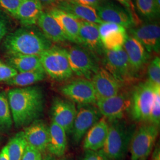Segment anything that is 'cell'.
Returning a JSON list of instances; mask_svg holds the SVG:
<instances>
[{"mask_svg":"<svg viewBox=\"0 0 160 160\" xmlns=\"http://www.w3.org/2000/svg\"><path fill=\"white\" fill-rule=\"evenodd\" d=\"M39 57L44 71L53 80L58 81L68 80L73 75L66 49L52 46Z\"/></svg>","mask_w":160,"mask_h":160,"instance_id":"cell-4","label":"cell"},{"mask_svg":"<svg viewBox=\"0 0 160 160\" xmlns=\"http://www.w3.org/2000/svg\"><path fill=\"white\" fill-rule=\"evenodd\" d=\"M55 7L68 12L82 21L97 24L103 22L98 16L96 9L91 7L83 6L71 0L58 2Z\"/></svg>","mask_w":160,"mask_h":160,"instance_id":"cell-22","label":"cell"},{"mask_svg":"<svg viewBox=\"0 0 160 160\" xmlns=\"http://www.w3.org/2000/svg\"><path fill=\"white\" fill-rule=\"evenodd\" d=\"M149 122L160 126V86H155L154 98L151 109Z\"/></svg>","mask_w":160,"mask_h":160,"instance_id":"cell-32","label":"cell"},{"mask_svg":"<svg viewBox=\"0 0 160 160\" xmlns=\"http://www.w3.org/2000/svg\"><path fill=\"white\" fill-rule=\"evenodd\" d=\"M48 12L63 30L67 39L79 45L80 20L57 7L49 8Z\"/></svg>","mask_w":160,"mask_h":160,"instance_id":"cell-19","label":"cell"},{"mask_svg":"<svg viewBox=\"0 0 160 160\" xmlns=\"http://www.w3.org/2000/svg\"><path fill=\"white\" fill-rule=\"evenodd\" d=\"M67 146V132L53 121L49 128V139L47 149L50 154L61 157L65 154Z\"/></svg>","mask_w":160,"mask_h":160,"instance_id":"cell-25","label":"cell"},{"mask_svg":"<svg viewBox=\"0 0 160 160\" xmlns=\"http://www.w3.org/2000/svg\"><path fill=\"white\" fill-rule=\"evenodd\" d=\"M61 92L77 104H94L97 100L92 81L84 78L75 79L63 85Z\"/></svg>","mask_w":160,"mask_h":160,"instance_id":"cell-10","label":"cell"},{"mask_svg":"<svg viewBox=\"0 0 160 160\" xmlns=\"http://www.w3.org/2000/svg\"><path fill=\"white\" fill-rule=\"evenodd\" d=\"M121 4H122L124 7H126V9L133 14L132 12V4L131 0H116Z\"/></svg>","mask_w":160,"mask_h":160,"instance_id":"cell-40","label":"cell"},{"mask_svg":"<svg viewBox=\"0 0 160 160\" xmlns=\"http://www.w3.org/2000/svg\"><path fill=\"white\" fill-rule=\"evenodd\" d=\"M129 62L135 74L138 77L148 64L149 53L144 46L131 34L128 35L126 41L123 46Z\"/></svg>","mask_w":160,"mask_h":160,"instance_id":"cell-17","label":"cell"},{"mask_svg":"<svg viewBox=\"0 0 160 160\" xmlns=\"http://www.w3.org/2000/svg\"><path fill=\"white\" fill-rule=\"evenodd\" d=\"M45 77L46 73L44 71L18 72L14 77L6 81V83L9 86L26 87L44 80Z\"/></svg>","mask_w":160,"mask_h":160,"instance_id":"cell-27","label":"cell"},{"mask_svg":"<svg viewBox=\"0 0 160 160\" xmlns=\"http://www.w3.org/2000/svg\"><path fill=\"white\" fill-rule=\"evenodd\" d=\"M11 110L7 96L4 93H0V126L10 128L12 125Z\"/></svg>","mask_w":160,"mask_h":160,"instance_id":"cell-30","label":"cell"},{"mask_svg":"<svg viewBox=\"0 0 160 160\" xmlns=\"http://www.w3.org/2000/svg\"><path fill=\"white\" fill-rule=\"evenodd\" d=\"M103 68L106 69L123 86L130 84L137 79L123 48L118 51L104 49L102 55Z\"/></svg>","mask_w":160,"mask_h":160,"instance_id":"cell-5","label":"cell"},{"mask_svg":"<svg viewBox=\"0 0 160 160\" xmlns=\"http://www.w3.org/2000/svg\"><path fill=\"white\" fill-rule=\"evenodd\" d=\"M96 11L102 22L116 23L126 29H131L136 23L133 14L126 8L113 2H102Z\"/></svg>","mask_w":160,"mask_h":160,"instance_id":"cell-12","label":"cell"},{"mask_svg":"<svg viewBox=\"0 0 160 160\" xmlns=\"http://www.w3.org/2000/svg\"><path fill=\"white\" fill-rule=\"evenodd\" d=\"M77 112L75 103L68 99L57 98L52 106V121L70 134Z\"/></svg>","mask_w":160,"mask_h":160,"instance_id":"cell-15","label":"cell"},{"mask_svg":"<svg viewBox=\"0 0 160 160\" xmlns=\"http://www.w3.org/2000/svg\"><path fill=\"white\" fill-rule=\"evenodd\" d=\"M42 153L28 145L21 160H41Z\"/></svg>","mask_w":160,"mask_h":160,"instance_id":"cell-37","label":"cell"},{"mask_svg":"<svg viewBox=\"0 0 160 160\" xmlns=\"http://www.w3.org/2000/svg\"><path fill=\"white\" fill-rule=\"evenodd\" d=\"M79 45L91 52L97 58L102 57L104 49L99 34L98 24L80 21Z\"/></svg>","mask_w":160,"mask_h":160,"instance_id":"cell-18","label":"cell"},{"mask_svg":"<svg viewBox=\"0 0 160 160\" xmlns=\"http://www.w3.org/2000/svg\"><path fill=\"white\" fill-rule=\"evenodd\" d=\"M69 1V0H57L58 2H62V1Z\"/></svg>","mask_w":160,"mask_h":160,"instance_id":"cell-46","label":"cell"},{"mask_svg":"<svg viewBox=\"0 0 160 160\" xmlns=\"http://www.w3.org/2000/svg\"><path fill=\"white\" fill-rule=\"evenodd\" d=\"M159 127L149 122L136 129L129 146L131 160H146L158 135Z\"/></svg>","mask_w":160,"mask_h":160,"instance_id":"cell-6","label":"cell"},{"mask_svg":"<svg viewBox=\"0 0 160 160\" xmlns=\"http://www.w3.org/2000/svg\"><path fill=\"white\" fill-rule=\"evenodd\" d=\"M95 104L102 117L108 121L120 119L130 109L131 94L120 92L114 96L98 99Z\"/></svg>","mask_w":160,"mask_h":160,"instance_id":"cell-11","label":"cell"},{"mask_svg":"<svg viewBox=\"0 0 160 160\" xmlns=\"http://www.w3.org/2000/svg\"><path fill=\"white\" fill-rule=\"evenodd\" d=\"M43 11V6L39 1L22 0L16 18L23 26H34Z\"/></svg>","mask_w":160,"mask_h":160,"instance_id":"cell-24","label":"cell"},{"mask_svg":"<svg viewBox=\"0 0 160 160\" xmlns=\"http://www.w3.org/2000/svg\"><path fill=\"white\" fill-rule=\"evenodd\" d=\"M155 96V86L148 81L139 83L131 94L130 107L132 119L138 122L148 121Z\"/></svg>","mask_w":160,"mask_h":160,"instance_id":"cell-8","label":"cell"},{"mask_svg":"<svg viewBox=\"0 0 160 160\" xmlns=\"http://www.w3.org/2000/svg\"><path fill=\"white\" fill-rule=\"evenodd\" d=\"M130 34L138 40L149 53L160 52V27L157 22L151 21L136 28H131Z\"/></svg>","mask_w":160,"mask_h":160,"instance_id":"cell-13","label":"cell"},{"mask_svg":"<svg viewBox=\"0 0 160 160\" xmlns=\"http://www.w3.org/2000/svg\"><path fill=\"white\" fill-rule=\"evenodd\" d=\"M109 131V122L102 117L86 133L83 147L85 150L97 151L103 148Z\"/></svg>","mask_w":160,"mask_h":160,"instance_id":"cell-21","label":"cell"},{"mask_svg":"<svg viewBox=\"0 0 160 160\" xmlns=\"http://www.w3.org/2000/svg\"><path fill=\"white\" fill-rule=\"evenodd\" d=\"M98 32L104 49L108 51L123 48L128 35L123 26L104 22L98 24Z\"/></svg>","mask_w":160,"mask_h":160,"instance_id":"cell-14","label":"cell"},{"mask_svg":"<svg viewBox=\"0 0 160 160\" xmlns=\"http://www.w3.org/2000/svg\"><path fill=\"white\" fill-rule=\"evenodd\" d=\"M7 62L18 72L44 71L39 56L7 55Z\"/></svg>","mask_w":160,"mask_h":160,"instance_id":"cell-26","label":"cell"},{"mask_svg":"<svg viewBox=\"0 0 160 160\" xmlns=\"http://www.w3.org/2000/svg\"><path fill=\"white\" fill-rule=\"evenodd\" d=\"M9 28L10 20L8 17L4 12L0 10V42L8 34Z\"/></svg>","mask_w":160,"mask_h":160,"instance_id":"cell-35","label":"cell"},{"mask_svg":"<svg viewBox=\"0 0 160 160\" xmlns=\"http://www.w3.org/2000/svg\"><path fill=\"white\" fill-rule=\"evenodd\" d=\"M155 4H156L157 12L160 14V0H155Z\"/></svg>","mask_w":160,"mask_h":160,"instance_id":"cell-44","label":"cell"},{"mask_svg":"<svg viewBox=\"0 0 160 160\" xmlns=\"http://www.w3.org/2000/svg\"><path fill=\"white\" fill-rule=\"evenodd\" d=\"M7 97L12 120L17 127L31 122L43 110V94L38 87L13 88L8 92Z\"/></svg>","mask_w":160,"mask_h":160,"instance_id":"cell-1","label":"cell"},{"mask_svg":"<svg viewBox=\"0 0 160 160\" xmlns=\"http://www.w3.org/2000/svg\"><path fill=\"white\" fill-rule=\"evenodd\" d=\"M135 7L139 14L141 17L153 21L160 16L157 12L155 0H135Z\"/></svg>","mask_w":160,"mask_h":160,"instance_id":"cell-29","label":"cell"},{"mask_svg":"<svg viewBox=\"0 0 160 160\" xmlns=\"http://www.w3.org/2000/svg\"><path fill=\"white\" fill-rule=\"evenodd\" d=\"M18 73L17 71L7 63L0 60V82H6Z\"/></svg>","mask_w":160,"mask_h":160,"instance_id":"cell-34","label":"cell"},{"mask_svg":"<svg viewBox=\"0 0 160 160\" xmlns=\"http://www.w3.org/2000/svg\"><path fill=\"white\" fill-rule=\"evenodd\" d=\"M147 77L149 82L154 86H160V58L155 57L147 67Z\"/></svg>","mask_w":160,"mask_h":160,"instance_id":"cell-31","label":"cell"},{"mask_svg":"<svg viewBox=\"0 0 160 160\" xmlns=\"http://www.w3.org/2000/svg\"><path fill=\"white\" fill-rule=\"evenodd\" d=\"M91 81L97 100L114 96L124 86L103 67H100Z\"/></svg>","mask_w":160,"mask_h":160,"instance_id":"cell-16","label":"cell"},{"mask_svg":"<svg viewBox=\"0 0 160 160\" xmlns=\"http://www.w3.org/2000/svg\"><path fill=\"white\" fill-rule=\"evenodd\" d=\"M73 2H77L83 6L91 7L97 9L98 6L102 3V0H71Z\"/></svg>","mask_w":160,"mask_h":160,"instance_id":"cell-38","label":"cell"},{"mask_svg":"<svg viewBox=\"0 0 160 160\" xmlns=\"http://www.w3.org/2000/svg\"><path fill=\"white\" fill-rule=\"evenodd\" d=\"M42 4V5L43 7H55L58 4L57 0H38Z\"/></svg>","mask_w":160,"mask_h":160,"instance_id":"cell-39","label":"cell"},{"mask_svg":"<svg viewBox=\"0 0 160 160\" xmlns=\"http://www.w3.org/2000/svg\"><path fill=\"white\" fill-rule=\"evenodd\" d=\"M0 160H10L7 145L2 149L0 152Z\"/></svg>","mask_w":160,"mask_h":160,"instance_id":"cell-41","label":"cell"},{"mask_svg":"<svg viewBox=\"0 0 160 160\" xmlns=\"http://www.w3.org/2000/svg\"><path fill=\"white\" fill-rule=\"evenodd\" d=\"M151 160H160V149L159 145H157L155 148L152 155Z\"/></svg>","mask_w":160,"mask_h":160,"instance_id":"cell-42","label":"cell"},{"mask_svg":"<svg viewBox=\"0 0 160 160\" xmlns=\"http://www.w3.org/2000/svg\"><path fill=\"white\" fill-rule=\"evenodd\" d=\"M27 146L23 131L17 133L7 145L10 160H22Z\"/></svg>","mask_w":160,"mask_h":160,"instance_id":"cell-28","label":"cell"},{"mask_svg":"<svg viewBox=\"0 0 160 160\" xmlns=\"http://www.w3.org/2000/svg\"><path fill=\"white\" fill-rule=\"evenodd\" d=\"M22 0H0V7L12 17L16 16Z\"/></svg>","mask_w":160,"mask_h":160,"instance_id":"cell-33","label":"cell"},{"mask_svg":"<svg viewBox=\"0 0 160 160\" xmlns=\"http://www.w3.org/2000/svg\"><path fill=\"white\" fill-rule=\"evenodd\" d=\"M73 160L71 158H61L59 160Z\"/></svg>","mask_w":160,"mask_h":160,"instance_id":"cell-45","label":"cell"},{"mask_svg":"<svg viewBox=\"0 0 160 160\" xmlns=\"http://www.w3.org/2000/svg\"><path fill=\"white\" fill-rule=\"evenodd\" d=\"M28 145L41 153L47 149L49 128L42 121H35L23 131Z\"/></svg>","mask_w":160,"mask_h":160,"instance_id":"cell-20","label":"cell"},{"mask_svg":"<svg viewBox=\"0 0 160 160\" xmlns=\"http://www.w3.org/2000/svg\"><path fill=\"white\" fill-rule=\"evenodd\" d=\"M69 62L73 72L81 78L92 80L100 68L98 58L80 45H74L67 49Z\"/></svg>","mask_w":160,"mask_h":160,"instance_id":"cell-7","label":"cell"},{"mask_svg":"<svg viewBox=\"0 0 160 160\" xmlns=\"http://www.w3.org/2000/svg\"><path fill=\"white\" fill-rule=\"evenodd\" d=\"M36 24L46 38L51 42L61 43L67 40L60 26L47 11L42 12Z\"/></svg>","mask_w":160,"mask_h":160,"instance_id":"cell-23","label":"cell"},{"mask_svg":"<svg viewBox=\"0 0 160 160\" xmlns=\"http://www.w3.org/2000/svg\"><path fill=\"white\" fill-rule=\"evenodd\" d=\"M52 46L51 42L35 26H23L8 33L2 43V47L7 55L39 57Z\"/></svg>","mask_w":160,"mask_h":160,"instance_id":"cell-2","label":"cell"},{"mask_svg":"<svg viewBox=\"0 0 160 160\" xmlns=\"http://www.w3.org/2000/svg\"><path fill=\"white\" fill-rule=\"evenodd\" d=\"M108 122V135L102 149L110 160H123L129 151L135 125L123 118Z\"/></svg>","mask_w":160,"mask_h":160,"instance_id":"cell-3","label":"cell"},{"mask_svg":"<svg viewBox=\"0 0 160 160\" xmlns=\"http://www.w3.org/2000/svg\"><path fill=\"white\" fill-rule=\"evenodd\" d=\"M102 118L94 104H77V112L71 132L75 144H79L87 132Z\"/></svg>","mask_w":160,"mask_h":160,"instance_id":"cell-9","label":"cell"},{"mask_svg":"<svg viewBox=\"0 0 160 160\" xmlns=\"http://www.w3.org/2000/svg\"><path fill=\"white\" fill-rule=\"evenodd\" d=\"M81 160H110L103 152L102 149L97 151L85 150Z\"/></svg>","mask_w":160,"mask_h":160,"instance_id":"cell-36","label":"cell"},{"mask_svg":"<svg viewBox=\"0 0 160 160\" xmlns=\"http://www.w3.org/2000/svg\"><path fill=\"white\" fill-rule=\"evenodd\" d=\"M41 160H58L55 157L51 154L47 155L44 157H42Z\"/></svg>","mask_w":160,"mask_h":160,"instance_id":"cell-43","label":"cell"}]
</instances>
